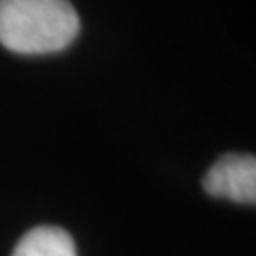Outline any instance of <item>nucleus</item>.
<instances>
[{"mask_svg":"<svg viewBox=\"0 0 256 256\" xmlns=\"http://www.w3.org/2000/svg\"><path fill=\"white\" fill-rule=\"evenodd\" d=\"M77 34L79 15L68 0H0V43L9 52L56 54Z\"/></svg>","mask_w":256,"mask_h":256,"instance_id":"f257e3e1","label":"nucleus"},{"mask_svg":"<svg viewBox=\"0 0 256 256\" xmlns=\"http://www.w3.org/2000/svg\"><path fill=\"white\" fill-rule=\"evenodd\" d=\"M205 192L237 203L256 201V158L246 154H226L207 171Z\"/></svg>","mask_w":256,"mask_h":256,"instance_id":"f03ea898","label":"nucleus"},{"mask_svg":"<svg viewBox=\"0 0 256 256\" xmlns=\"http://www.w3.org/2000/svg\"><path fill=\"white\" fill-rule=\"evenodd\" d=\"M13 256H77V250L64 228L38 226L20 239Z\"/></svg>","mask_w":256,"mask_h":256,"instance_id":"7ed1b4c3","label":"nucleus"}]
</instances>
